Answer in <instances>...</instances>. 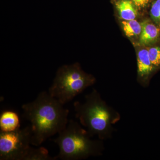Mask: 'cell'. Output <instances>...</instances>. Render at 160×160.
<instances>
[{"label": "cell", "instance_id": "11", "mask_svg": "<svg viewBox=\"0 0 160 160\" xmlns=\"http://www.w3.org/2000/svg\"><path fill=\"white\" fill-rule=\"evenodd\" d=\"M123 30L126 36L132 37L140 35L142 32V24L133 19L122 22Z\"/></svg>", "mask_w": 160, "mask_h": 160}, {"label": "cell", "instance_id": "5", "mask_svg": "<svg viewBox=\"0 0 160 160\" xmlns=\"http://www.w3.org/2000/svg\"><path fill=\"white\" fill-rule=\"evenodd\" d=\"M30 126L15 131L0 132V160H24L31 148Z\"/></svg>", "mask_w": 160, "mask_h": 160}, {"label": "cell", "instance_id": "2", "mask_svg": "<svg viewBox=\"0 0 160 160\" xmlns=\"http://www.w3.org/2000/svg\"><path fill=\"white\" fill-rule=\"evenodd\" d=\"M73 106L76 117L92 137L97 136L103 141L112 137L113 125L120 121L121 116L107 105L97 90L93 89L85 96L84 103L76 102Z\"/></svg>", "mask_w": 160, "mask_h": 160}, {"label": "cell", "instance_id": "9", "mask_svg": "<svg viewBox=\"0 0 160 160\" xmlns=\"http://www.w3.org/2000/svg\"><path fill=\"white\" fill-rule=\"evenodd\" d=\"M134 4L130 0H121L116 4L120 17L125 21L133 20L137 16Z\"/></svg>", "mask_w": 160, "mask_h": 160}, {"label": "cell", "instance_id": "7", "mask_svg": "<svg viewBox=\"0 0 160 160\" xmlns=\"http://www.w3.org/2000/svg\"><path fill=\"white\" fill-rule=\"evenodd\" d=\"M20 122L16 112L11 111H5L0 116L1 131L9 132L15 131L20 128Z\"/></svg>", "mask_w": 160, "mask_h": 160}, {"label": "cell", "instance_id": "1", "mask_svg": "<svg viewBox=\"0 0 160 160\" xmlns=\"http://www.w3.org/2000/svg\"><path fill=\"white\" fill-rule=\"evenodd\" d=\"M64 105L43 91L36 98L22 106L23 116L31 123V145L40 146L67 126L69 111Z\"/></svg>", "mask_w": 160, "mask_h": 160}, {"label": "cell", "instance_id": "4", "mask_svg": "<svg viewBox=\"0 0 160 160\" xmlns=\"http://www.w3.org/2000/svg\"><path fill=\"white\" fill-rule=\"evenodd\" d=\"M95 81L94 78L84 72L78 63L64 65L58 69L48 92L64 105L93 85Z\"/></svg>", "mask_w": 160, "mask_h": 160}, {"label": "cell", "instance_id": "8", "mask_svg": "<svg viewBox=\"0 0 160 160\" xmlns=\"http://www.w3.org/2000/svg\"><path fill=\"white\" fill-rule=\"evenodd\" d=\"M141 24L142 29L140 34V43L144 45H148L155 42L159 37V28L148 22H143Z\"/></svg>", "mask_w": 160, "mask_h": 160}, {"label": "cell", "instance_id": "14", "mask_svg": "<svg viewBox=\"0 0 160 160\" xmlns=\"http://www.w3.org/2000/svg\"><path fill=\"white\" fill-rule=\"evenodd\" d=\"M135 6L138 8H144L149 4L150 0H131Z\"/></svg>", "mask_w": 160, "mask_h": 160}, {"label": "cell", "instance_id": "13", "mask_svg": "<svg viewBox=\"0 0 160 160\" xmlns=\"http://www.w3.org/2000/svg\"><path fill=\"white\" fill-rule=\"evenodd\" d=\"M151 18L154 22L160 23V0H155L150 9Z\"/></svg>", "mask_w": 160, "mask_h": 160}, {"label": "cell", "instance_id": "3", "mask_svg": "<svg viewBox=\"0 0 160 160\" xmlns=\"http://www.w3.org/2000/svg\"><path fill=\"white\" fill-rule=\"evenodd\" d=\"M91 137L78 122L70 120L58 138L52 140L60 149L55 157L56 160H78L102 155L104 150L102 140Z\"/></svg>", "mask_w": 160, "mask_h": 160}, {"label": "cell", "instance_id": "10", "mask_svg": "<svg viewBox=\"0 0 160 160\" xmlns=\"http://www.w3.org/2000/svg\"><path fill=\"white\" fill-rule=\"evenodd\" d=\"M55 157H52L49 151L43 147L33 148L31 147L24 160H56Z\"/></svg>", "mask_w": 160, "mask_h": 160}, {"label": "cell", "instance_id": "12", "mask_svg": "<svg viewBox=\"0 0 160 160\" xmlns=\"http://www.w3.org/2000/svg\"><path fill=\"white\" fill-rule=\"evenodd\" d=\"M148 54L152 64L155 68L160 66V48L153 47L148 49Z\"/></svg>", "mask_w": 160, "mask_h": 160}, {"label": "cell", "instance_id": "6", "mask_svg": "<svg viewBox=\"0 0 160 160\" xmlns=\"http://www.w3.org/2000/svg\"><path fill=\"white\" fill-rule=\"evenodd\" d=\"M137 61L138 74L141 79L144 81L143 84L145 86V82L155 68L149 59L147 49H142L138 52Z\"/></svg>", "mask_w": 160, "mask_h": 160}]
</instances>
